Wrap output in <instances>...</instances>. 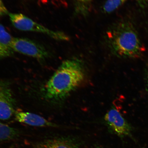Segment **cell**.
I'll use <instances>...</instances> for the list:
<instances>
[{
  "label": "cell",
  "instance_id": "cell-1",
  "mask_svg": "<svg viewBox=\"0 0 148 148\" xmlns=\"http://www.w3.org/2000/svg\"><path fill=\"white\" fill-rule=\"evenodd\" d=\"M85 74L81 60L72 58L64 61L44 86V99L54 103L64 100L82 82Z\"/></svg>",
  "mask_w": 148,
  "mask_h": 148
},
{
  "label": "cell",
  "instance_id": "cell-2",
  "mask_svg": "<svg viewBox=\"0 0 148 148\" xmlns=\"http://www.w3.org/2000/svg\"><path fill=\"white\" fill-rule=\"evenodd\" d=\"M106 40L110 50L118 57L138 58L145 51L136 29L128 21L113 25L107 31Z\"/></svg>",
  "mask_w": 148,
  "mask_h": 148
},
{
  "label": "cell",
  "instance_id": "cell-3",
  "mask_svg": "<svg viewBox=\"0 0 148 148\" xmlns=\"http://www.w3.org/2000/svg\"><path fill=\"white\" fill-rule=\"evenodd\" d=\"M8 15L12 25L19 30L43 33L55 40L61 41H68L70 40L69 36L66 33L51 30L23 14L9 13Z\"/></svg>",
  "mask_w": 148,
  "mask_h": 148
},
{
  "label": "cell",
  "instance_id": "cell-4",
  "mask_svg": "<svg viewBox=\"0 0 148 148\" xmlns=\"http://www.w3.org/2000/svg\"><path fill=\"white\" fill-rule=\"evenodd\" d=\"M12 47L18 52L43 62L49 57V53L43 46L29 39L14 38Z\"/></svg>",
  "mask_w": 148,
  "mask_h": 148
},
{
  "label": "cell",
  "instance_id": "cell-5",
  "mask_svg": "<svg viewBox=\"0 0 148 148\" xmlns=\"http://www.w3.org/2000/svg\"><path fill=\"white\" fill-rule=\"evenodd\" d=\"M16 101L7 81L0 80V120H7L15 112Z\"/></svg>",
  "mask_w": 148,
  "mask_h": 148
},
{
  "label": "cell",
  "instance_id": "cell-6",
  "mask_svg": "<svg viewBox=\"0 0 148 148\" xmlns=\"http://www.w3.org/2000/svg\"><path fill=\"white\" fill-rule=\"evenodd\" d=\"M104 120L110 128L118 136L132 138V127L115 107H113L106 113Z\"/></svg>",
  "mask_w": 148,
  "mask_h": 148
},
{
  "label": "cell",
  "instance_id": "cell-7",
  "mask_svg": "<svg viewBox=\"0 0 148 148\" xmlns=\"http://www.w3.org/2000/svg\"><path fill=\"white\" fill-rule=\"evenodd\" d=\"M16 121L32 126L55 127V124L48 121L43 117L29 112L16 111L14 114Z\"/></svg>",
  "mask_w": 148,
  "mask_h": 148
},
{
  "label": "cell",
  "instance_id": "cell-8",
  "mask_svg": "<svg viewBox=\"0 0 148 148\" xmlns=\"http://www.w3.org/2000/svg\"><path fill=\"white\" fill-rule=\"evenodd\" d=\"M14 38L0 24V60L12 56L15 52L12 47Z\"/></svg>",
  "mask_w": 148,
  "mask_h": 148
},
{
  "label": "cell",
  "instance_id": "cell-9",
  "mask_svg": "<svg viewBox=\"0 0 148 148\" xmlns=\"http://www.w3.org/2000/svg\"><path fill=\"white\" fill-rule=\"evenodd\" d=\"M35 148H77L73 143L63 138H53L39 142Z\"/></svg>",
  "mask_w": 148,
  "mask_h": 148
},
{
  "label": "cell",
  "instance_id": "cell-10",
  "mask_svg": "<svg viewBox=\"0 0 148 148\" xmlns=\"http://www.w3.org/2000/svg\"><path fill=\"white\" fill-rule=\"evenodd\" d=\"M18 134L17 130L0 123V142L13 139Z\"/></svg>",
  "mask_w": 148,
  "mask_h": 148
},
{
  "label": "cell",
  "instance_id": "cell-11",
  "mask_svg": "<svg viewBox=\"0 0 148 148\" xmlns=\"http://www.w3.org/2000/svg\"><path fill=\"white\" fill-rule=\"evenodd\" d=\"M127 0H107L103 7L105 14H110L119 8Z\"/></svg>",
  "mask_w": 148,
  "mask_h": 148
},
{
  "label": "cell",
  "instance_id": "cell-12",
  "mask_svg": "<svg viewBox=\"0 0 148 148\" xmlns=\"http://www.w3.org/2000/svg\"><path fill=\"white\" fill-rule=\"evenodd\" d=\"M9 13L2 0H0V17L9 14Z\"/></svg>",
  "mask_w": 148,
  "mask_h": 148
},
{
  "label": "cell",
  "instance_id": "cell-13",
  "mask_svg": "<svg viewBox=\"0 0 148 148\" xmlns=\"http://www.w3.org/2000/svg\"><path fill=\"white\" fill-rule=\"evenodd\" d=\"M75 1L77 2V4L80 5L81 7L83 8V7H85L84 5H86L88 4L92 0H75Z\"/></svg>",
  "mask_w": 148,
  "mask_h": 148
},
{
  "label": "cell",
  "instance_id": "cell-14",
  "mask_svg": "<svg viewBox=\"0 0 148 148\" xmlns=\"http://www.w3.org/2000/svg\"><path fill=\"white\" fill-rule=\"evenodd\" d=\"M142 8L145 7L147 4V0H135Z\"/></svg>",
  "mask_w": 148,
  "mask_h": 148
},
{
  "label": "cell",
  "instance_id": "cell-15",
  "mask_svg": "<svg viewBox=\"0 0 148 148\" xmlns=\"http://www.w3.org/2000/svg\"><path fill=\"white\" fill-rule=\"evenodd\" d=\"M147 86L148 88V66H147Z\"/></svg>",
  "mask_w": 148,
  "mask_h": 148
}]
</instances>
